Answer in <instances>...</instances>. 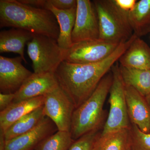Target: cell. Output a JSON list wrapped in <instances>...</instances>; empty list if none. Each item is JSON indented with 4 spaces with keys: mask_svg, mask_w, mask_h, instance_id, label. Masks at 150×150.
<instances>
[{
    "mask_svg": "<svg viewBox=\"0 0 150 150\" xmlns=\"http://www.w3.org/2000/svg\"><path fill=\"white\" fill-rule=\"evenodd\" d=\"M131 150H150V133L146 134L131 123Z\"/></svg>",
    "mask_w": 150,
    "mask_h": 150,
    "instance_id": "obj_23",
    "label": "cell"
},
{
    "mask_svg": "<svg viewBox=\"0 0 150 150\" xmlns=\"http://www.w3.org/2000/svg\"><path fill=\"white\" fill-rule=\"evenodd\" d=\"M27 53L35 74L55 73L64 61L67 50L59 46L57 40L42 35H33L27 44Z\"/></svg>",
    "mask_w": 150,
    "mask_h": 150,
    "instance_id": "obj_5",
    "label": "cell"
},
{
    "mask_svg": "<svg viewBox=\"0 0 150 150\" xmlns=\"http://www.w3.org/2000/svg\"><path fill=\"white\" fill-rule=\"evenodd\" d=\"M112 81V73H108L103 78L91 96L73 112L71 125V136L77 139L83 135L103 129L105 122L103 106L109 93Z\"/></svg>",
    "mask_w": 150,
    "mask_h": 150,
    "instance_id": "obj_3",
    "label": "cell"
},
{
    "mask_svg": "<svg viewBox=\"0 0 150 150\" xmlns=\"http://www.w3.org/2000/svg\"><path fill=\"white\" fill-rule=\"evenodd\" d=\"M73 43L99 38V23L93 3L90 0H77Z\"/></svg>",
    "mask_w": 150,
    "mask_h": 150,
    "instance_id": "obj_9",
    "label": "cell"
},
{
    "mask_svg": "<svg viewBox=\"0 0 150 150\" xmlns=\"http://www.w3.org/2000/svg\"><path fill=\"white\" fill-rule=\"evenodd\" d=\"M15 93L5 94L0 93V112L5 110L13 102Z\"/></svg>",
    "mask_w": 150,
    "mask_h": 150,
    "instance_id": "obj_27",
    "label": "cell"
},
{
    "mask_svg": "<svg viewBox=\"0 0 150 150\" xmlns=\"http://www.w3.org/2000/svg\"><path fill=\"white\" fill-rule=\"evenodd\" d=\"M57 130L54 122L46 116L31 131L7 141L4 150H34L40 142Z\"/></svg>",
    "mask_w": 150,
    "mask_h": 150,
    "instance_id": "obj_13",
    "label": "cell"
},
{
    "mask_svg": "<svg viewBox=\"0 0 150 150\" xmlns=\"http://www.w3.org/2000/svg\"><path fill=\"white\" fill-rule=\"evenodd\" d=\"M120 43L100 38L73 43L67 51L64 61L75 64H91L100 62L111 55Z\"/></svg>",
    "mask_w": 150,
    "mask_h": 150,
    "instance_id": "obj_7",
    "label": "cell"
},
{
    "mask_svg": "<svg viewBox=\"0 0 150 150\" xmlns=\"http://www.w3.org/2000/svg\"><path fill=\"white\" fill-rule=\"evenodd\" d=\"M133 33L141 38L150 33V0L137 1L135 8L129 13Z\"/></svg>",
    "mask_w": 150,
    "mask_h": 150,
    "instance_id": "obj_19",
    "label": "cell"
},
{
    "mask_svg": "<svg viewBox=\"0 0 150 150\" xmlns=\"http://www.w3.org/2000/svg\"><path fill=\"white\" fill-rule=\"evenodd\" d=\"M137 37L133 34L129 40L120 43L111 55L100 62L88 64L62 62L55 74L59 85L70 97L75 108L93 93L103 78Z\"/></svg>",
    "mask_w": 150,
    "mask_h": 150,
    "instance_id": "obj_1",
    "label": "cell"
},
{
    "mask_svg": "<svg viewBox=\"0 0 150 150\" xmlns=\"http://www.w3.org/2000/svg\"><path fill=\"white\" fill-rule=\"evenodd\" d=\"M20 2L38 8L45 9L46 0H18Z\"/></svg>",
    "mask_w": 150,
    "mask_h": 150,
    "instance_id": "obj_28",
    "label": "cell"
},
{
    "mask_svg": "<svg viewBox=\"0 0 150 150\" xmlns=\"http://www.w3.org/2000/svg\"><path fill=\"white\" fill-rule=\"evenodd\" d=\"M33 35L24 30L14 28L1 31L0 52L16 53L27 64L24 56L25 46L32 39Z\"/></svg>",
    "mask_w": 150,
    "mask_h": 150,
    "instance_id": "obj_16",
    "label": "cell"
},
{
    "mask_svg": "<svg viewBox=\"0 0 150 150\" xmlns=\"http://www.w3.org/2000/svg\"><path fill=\"white\" fill-rule=\"evenodd\" d=\"M20 56L10 58L0 56V92L15 93L33 73L22 64Z\"/></svg>",
    "mask_w": 150,
    "mask_h": 150,
    "instance_id": "obj_10",
    "label": "cell"
},
{
    "mask_svg": "<svg viewBox=\"0 0 150 150\" xmlns=\"http://www.w3.org/2000/svg\"><path fill=\"white\" fill-rule=\"evenodd\" d=\"M127 111L130 122L146 134L150 133V106L146 97L133 87L125 85Z\"/></svg>",
    "mask_w": 150,
    "mask_h": 150,
    "instance_id": "obj_12",
    "label": "cell"
},
{
    "mask_svg": "<svg viewBox=\"0 0 150 150\" xmlns=\"http://www.w3.org/2000/svg\"><path fill=\"white\" fill-rule=\"evenodd\" d=\"M77 4V0H46L45 8L46 6L50 5L58 9L65 10L76 8Z\"/></svg>",
    "mask_w": 150,
    "mask_h": 150,
    "instance_id": "obj_25",
    "label": "cell"
},
{
    "mask_svg": "<svg viewBox=\"0 0 150 150\" xmlns=\"http://www.w3.org/2000/svg\"><path fill=\"white\" fill-rule=\"evenodd\" d=\"M119 68L125 86L132 87L145 97L150 94V69Z\"/></svg>",
    "mask_w": 150,
    "mask_h": 150,
    "instance_id": "obj_21",
    "label": "cell"
},
{
    "mask_svg": "<svg viewBox=\"0 0 150 150\" xmlns=\"http://www.w3.org/2000/svg\"><path fill=\"white\" fill-rule=\"evenodd\" d=\"M10 27L57 40L59 36V24L51 11L25 4L18 0H1L0 27Z\"/></svg>",
    "mask_w": 150,
    "mask_h": 150,
    "instance_id": "obj_2",
    "label": "cell"
},
{
    "mask_svg": "<svg viewBox=\"0 0 150 150\" xmlns=\"http://www.w3.org/2000/svg\"><path fill=\"white\" fill-rule=\"evenodd\" d=\"M45 9L51 11L54 14L59 27V34L57 43L59 46L68 50L73 45L72 33L76 20V8L62 10L52 6H46Z\"/></svg>",
    "mask_w": 150,
    "mask_h": 150,
    "instance_id": "obj_17",
    "label": "cell"
},
{
    "mask_svg": "<svg viewBox=\"0 0 150 150\" xmlns=\"http://www.w3.org/2000/svg\"><path fill=\"white\" fill-rule=\"evenodd\" d=\"M116 5L121 9L126 12L129 13L135 8L137 0H114Z\"/></svg>",
    "mask_w": 150,
    "mask_h": 150,
    "instance_id": "obj_26",
    "label": "cell"
},
{
    "mask_svg": "<svg viewBox=\"0 0 150 150\" xmlns=\"http://www.w3.org/2000/svg\"><path fill=\"white\" fill-rule=\"evenodd\" d=\"M74 141L70 132L57 131L40 142L34 150H69Z\"/></svg>",
    "mask_w": 150,
    "mask_h": 150,
    "instance_id": "obj_22",
    "label": "cell"
},
{
    "mask_svg": "<svg viewBox=\"0 0 150 150\" xmlns=\"http://www.w3.org/2000/svg\"><path fill=\"white\" fill-rule=\"evenodd\" d=\"M100 131L90 132L73 142L69 150H94V146Z\"/></svg>",
    "mask_w": 150,
    "mask_h": 150,
    "instance_id": "obj_24",
    "label": "cell"
},
{
    "mask_svg": "<svg viewBox=\"0 0 150 150\" xmlns=\"http://www.w3.org/2000/svg\"><path fill=\"white\" fill-rule=\"evenodd\" d=\"M99 23V38L121 43L133 35L129 13L121 9L114 0H96L93 2Z\"/></svg>",
    "mask_w": 150,
    "mask_h": 150,
    "instance_id": "obj_4",
    "label": "cell"
},
{
    "mask_svg": "<svg viewBox=\"0 0 150 150\" xmlns=\"http://www.w3.org/2000/svg\"><path fill=\"white\" fill-rule=\"evenodd\" d=\"M44 96L12 103L5 110L0 112V131L4 133L16 121L43 105Z\"/></svg>",
    "mask_w": 150,
    "mask_h": 150,
    "instance_id": "obj_14",
    "label": "cell"
},
{
    "mask_svg": "<svg viewBox=\"0 0 150 150\" xmlns=\"http://www.w3.org/2000/svg\"><path fill=\"white\" fill-rule=\"evenodd\" d=\"M46 117L43 105L22 117L4 132L6 142L31 131Z\"/></svg>",
    "mask_w": 150,
    "mask_h": 150,
    "instance_id": "obj_20",
    "label": "cell"
},
{
    "mask_svg": "<svg viewBox=\"0 0 150 150\" xmlns=\"http://www.w3.org/2000/svg\"><path fill=\"white\" fill-rule=\"evenodd\" d=\"M112 81L108 103L110 110L101 134L130 128L131 123L127 111L125 85L123 83L118 63L111 69Z\"/></svg>",
    "mask_w": 150,
    "mask_h": 150,
    "instance_id": "obj_6",
    "label": "cell"
},
{
    "mask_svg": "<svg viewBox=\"0 0 150 150\" xmlns=\"http://www.w3.org/2000/svg\"><path fill=\"white\" fill-rule=\"evenodd\" d=\"M130 128L105 134L100 132L95 142L94 150H131Z\"/></svg>",
    "mask_w": 150,
    "mask_h": 150,
    "instance_id": "obj_18",
    "label": "cell"
},
{
    "mask_svg": "<svg viewBox=\"0 0 150 150\" xmlns=\"http://www.w3.org/2000/svg\"><path fill=\"white\" fill-rule=\"evenodd\" d=\"M44 111L58 131L70 132L75 106L72 100L60 85L44 96Z\"/></svg>",
    "mask_w": 150,
    "mask_h": 150,
    "instance_id": "obj_8",
    "label": "cell"
},
{
    "mask_svg": "<svg viewBox=\"0 0 150 150\" xmlns=\"http://www.w3.org/2000/svg\"><path fill=\"white\" fill-rule=\"evenodd\" d=\"M146 100L149 103V105L150 106V94L149 95V96H147L146 97Z\"/></svg>",
    "mask_w": 150,
    "mask_h": 150,
    "instance_id": "obj_29",
    "label": "cell"
},
{
    "mask_svg": "<svg viewBox=\"0 0 150 150\" xmlns=\"http://www.w3.org/2000/svg\"><path fill=\"white\" fill-rule=\"evenodd\" d=\"M59 86L55 73H33L15 93L13 103L44 96Z\"/></svg>",
    "mask_w": 150,
    "mask_h": 150,
    "instance_id": "obj_11",
    "label": "cell"
},
{
    "mask_svg": "<svg viewBox=\"0 0 150 150\" xmlns=\"http://www.w3.org/2000/svg\"><path fill=\"white\" fill-rule=\"evenodd\" d=\"M118 61L122 67L150 69V47L141 38L137 37Z\"/></svg>",
    "mask_w": 150,
    "mask_h": 150,
    "instance_id": "obj_15",
    "label": "cell"
}]
</instances>
